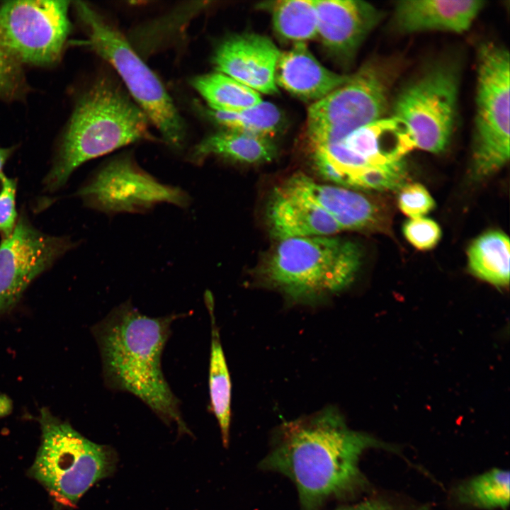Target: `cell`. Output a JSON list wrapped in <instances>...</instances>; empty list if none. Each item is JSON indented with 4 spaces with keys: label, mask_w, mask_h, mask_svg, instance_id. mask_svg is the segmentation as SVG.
Listing matches in <instances>:
<instances>
[{
    "label": "cell",
    "mask_w": 510,
    "mask_h": 510,
    "mask_svg": "<svg viewBox=\"0 0 510 510\" xmlns=\"http://www.w3.org/2000/svg\"><path fill=\"white\" fill-rule=\"evenodd\" d=\"M459 68L441 62L428 69L398 95L393 116L408 128L415 147L440 153L448 146L455 120Z\"/></svg>",
    "instance_id": "cell-9"
},
{
    "label": "cell",
    "mask_w": 510,
    "mask_h": 510,
    "mask_svg": "<svg viewBox=\"0 0 510 510\" xmlns=\"http://www.w3.org/2000/svg\"><path fill=\"white\" fill-rule=\"evenodd\" d=\"M509 53L493 42L477 51L472 175L482 179L509 159Z\"/></svg>",
    "instance_id": "cell-7"
},
{
    "label": "cell",
    "mask_w": 510,
    "mask_h": 510,
    "mask_svg": "<svg viewBox=\"0 0 510 510\" xmlns=\"http://www.w3.org/2000/svg\"><path fill=\"white\" fill-rule=\"evenodd\" d=\"M400 210L410 218L422 217L436 206L429 192L420 183H406L400 190L397 196Z\"/></svg>",
    "instance_id": "cell-28"
},
{
    "label": "cell",
    "mask_w": 510,
    "mask_h": 510,
    "mask_svg": "<svg viewBox=\"0 0 510 510\" xmlns=\"http://www.w3.org/2000/svg\"><path fill=\"white\" fill-rule=\"evenodd\" d=\"M404 159L368 168L357 175L351 187L375 191L400 190L406 184Z\"/></svg>",
    "instance_id": "cell-27"
},
{
    "label": "cell",
    "mask_w": 510,
    "mask_h": 510,
    "mask_svg": "<svg viewBox=\"0 0 510 510\" xmlns=\"http://www.w3.org/2000/svg\"><path fill=\"white\" fill-rule=\"evenodd\" d=\"M468 268L475 276L497 287L509 283V238L499 230L477 237L468 250Z\"/></svg>",
    "instance_id": "cell-22"
},
{
    "label": "cell",
    "mask_w": 510,
    "mask_h": 510,
    "mask_svg": "<svg viewBox=\"0 0 510 510\" xmlns=\"http://www.w3.org/2000/svg\"><path fill=\"white\" fill-rule=\"evenodd\" d=\"M484 1L480 0H402L394 10V22L402 33L467 30Z\"/></svg>",
    "instance_id": "cell-16"
},
{
    "label": "cell",
    "mask_w": 510,
    "mask_h": 510,
    "mask_svg": "<svg viewBox=\"0 0 510 510\" xmlns=\"http://www.w3.org/2000/svg\"><path fill=\"white\" fill-rule=\"evenodd\" d=\"M205 113L209 119L225 130L270 139L280 130L283 120L280 110L274 104L265 101L239 111L208 108Z\"/></svg>",
    "instance_id": "cell-25"
},
{
    "label": "cell",
    "mask_w": 510,
    "mask_h": 510,
    "mask_svg": "<svg viewBox=\"0 0 510 510\" xmlns=\"http://www.w3.org/2000/svg\"><path fill=\"white\" fill-rule=\"evenodd\" d=\"M11 403L6 402V397H0V416L8 414L11 411Z\"/></svg>",
    "instance_id": "cell-34"
},
{
    "label": "cell",
    "mask_w": 510,
    "mask_h": 510,
    "mask_svg": "<svg viewBox=\"0 0 510 510\" xmlns=\"http://www.w3.org/2000/svg\"><path fill=\"white\" fill-rule=\"evenodd\" d=\"M67 1H12L0 6V45L20 63L57 61L71 29Z\"/></svg>",
    "instance_id": "cell-11"
},
{
    "label": "cell",
    "mask_w": 510,
    "mask_h": 510,
    "mask_svg": "<svg viewBox=\"0 0 510 510\" xmlns=\"http://www.w3.org/2000/svg\"><path fill=\"white\" fill-rule=\"evenodd\" d=\"M276 154V146L270 138L223 130L196 144L190 149L187 160L198 166L209 157L242 164H260L272 161Z\"/></svg>",
    "instance_id": "cell-20"
},
{
    "label": "cell",
    "mask_w": 510,
    "mask_h": 510,
    "mask_svg": "<svg viewBox=\"0 0 510 510\" xmlns=\"http://www.w3.org/2000/svg\"><path fill=\"white\" fill-rule=\"evenodd\" d=\"M205 302L211 324L208 378L210 408L217 420L222 443L227 447L231 421V379L216 324L213 298L210 292L205 293Z\"/></svg>",
    "instance_id": "cell-21"
},
{
    "label": "cell",
    "mask_w": 510,
    "mask_h": 510,
    "mask_svg": "<svg viewBox=\"0 0 510 510\" xmlns=\"http://www.w3.org/2000/svg\"><path fill=\"white\" fill-rule=\"evenodd\" d=\"M336 144L372 166L402 160L415 147L408 128L394 116L366 125Z\"/></svg>",
    "instance_id": "cell-18"
},
{
    "label": "cell",
    "mask_w": 510,
    "mask_h": 510,
    "mask_svg": "<svg viewBox=\"0 0 510 510\" xmlns=\"http://www.w3.org/2000/svg\"><path fill=\"white\" fill-rule=\"evenodd\" d=\"M76 194L86 206L108 215L146 212L160 203L186 208L191 202L187 192L158 181L129 152L108 160Z\"/></svg>",
    "instance_id": "cell-10"
},
{
    "label": "cell",
    "mask_w": 510,
    "mask_h": 510,
    "mask_svg": "<svg viewBox=\"0 0 510 510\" xmlns=\"http://www.w3.org/2000/svg\"><path fill=\"white\" fill-rule=\"evenodd\" d=\"M75 8L86 29L91 49L114 69L125 90L169 148L176 152L183 151L187 139L186 124L159 77L111 23L84 2H75Z\"/></svg>",
    "instance_id": "cell-5"
},
{
    "label": "cell",
    "mask_w": 510,
    "mask_h": 510,
    "mask_svg": "<svg viewBox=\"0 0 510 510\" xmlns=\"http://www.w3.org/2000/svg\"><path fill=\"white\" fill-rule=\"evenodd\" d=\"M150 122L113 74L98 77L79 98L45 179L62 187L84 162L141 141H154Z\"/></svg>",
    "instance_id": "cell-3"
},
{
    "label": "cell",
    "mask_w": 510,
    "mask_h": 510,
    "mask_svg": "<svg viewBox=\"0 0 510 510\" xmlns=\"http://www.w3.org/2000/svg\"><path fill=\"white\" fill-rule=\"evenodd\" d=\"M373 448L397 452L389 444L350 429L342 415L328 407L281 424L259 466L294 483L302 510H319L332 499H352L369 489L359 460Z\"/></svg>",
    "instance_id": "cell-1"
},
{
    "label": "cell",
    "mask_w": 510,
    "mask_h": 510,
    "mask_svg": "<svg viewBox=\"0 0 510 510\" xmlns=\"http://www.w3.org/2000/svg\"><path fill=\"white\" fill-rule=\"evenodd\" d=\"M454 498L460 504L483 509H506L509 504V472L494 468L458 484Z\"/></svg>",
    "instance_id": "cell-26"
},
{
    "label": "cell",
    "mask_w": 510,
    "mask_h": 510,
    "mask_svg": "<svg viewBox=\"0 0 510 510\" xmlns=\"http://www.w3.org/2000/svg\"><path fill=\"white\" fill-rule=\"evenodd\" d=\"M273 29L284 42L305 43L317 35L314 0H282L269 6Z\"/></svg>",
    "instance_id": "cell-24"
},
{
    "label": "cell",
    "mask_w": 510,
    "mask_h": 510,
    "mask_svg": "<svg viewBox=\"0 0 510 510\" xmlns=\"http://www.w3.org/2000/svg\"><path fill=\"white\" fill-rule=\"evenodd\" d=\"M190 84L214 110L239 111L262 102L259 93L218 72L196 76Z\"/></svg>",
    "instance_id": "cell-23"
},
{
    "label": "cell",
    "mask_w": 510,
    "mask_h": 510,
    "mask_svg": "<svg viewBox=\"0 0 510 510\" xmlns=\"http://www.w3.org/2000/svg\"><path fill=\"white\" fill-rule=\"evenodd\" d=\"M406 239L419 250L434 248L441 238L440 226L427 217L410 218L402 226Z\"/></svg>",
    "instance_id": "cell-29"
},
{
    "label": "cell",
    "mask_w": 510,
    "mask_h": 510,
    "mask_svg": "<svg viewBox=\"0 0 510 510\" xmlns=\"http://www.w3.org/2000/svg\"><path fill=\"white\" fill-rule=\"evenodd\" d=\"M25 87L21 63L0 45V98L21 96Z\"/></svg>",
    "instance_id": "cell-30"
},
{
    "label": "cell",
    "mask_w": 510,
    "mask_h": 510,
    "mask_svg": "<svg viewBox=\"0 0 510 510\" xmlns=\"http://www.w3.org/2000/svg\"><path fill=\"white\" fill-rule=\"evenodd\" d=\"M14 150L13 147H0V173L8 159L11 157Z\"/></svg>",
    "instance_id": "cell-33"
},
{
    "label": "cell",
    "mask_w": 510,
    "mask_h": 510,
    "mask_svg": "<svg viewBox=\"0 0 510 510\" xmlns=\"http://www.w3.org/2000/svg\"><path fill=\"white\" fill-rule=\"evenodd\" d=\"M280 52L267 37L244 33L230 35L215 47L212 62L224 74L258 93H278L275 69Z\"/></svg>",
    "instance_id": "cell-14"
},
{
    "label": "cell",
    "mask_w": 510,
    "mask_h": 510,
    "mask_svg": "<svg viewBox=\"0 0 510 510\" xmlns=\"http://www.w3.org/2000/svg\"><path fill=\"white\" fill-rule=\"evenodd\" d=\"M182 314L151 317L130 300L114 307L91 327L101 358L105 384L129 392L146 404L166 424L188 433L162 368V356L172 322Z\"/></svg>",
    "instance_id": "cell-2"
},
{
    "label": "cell",
    "mask_w": 510,
    "mask_h": 510,
    "mask_svg": "<svg viewBox=\"0 0 510 510\" xmlns=\"http://www.w3.org/2000/svg\"><path fill=\"white\" fill-rule=\"evenodd\" d=\"M273 191L320 209L343 230L385 231L389 226L387 210L373 198L344 187L318 183L302 173L288 177Z\"/></svg>",
    "instance_id": "cell-13"
},
{
    "label": "cell",
    "mask_w": 510,
    "mask_h": 510,
    "mask_svg": "<svg viewBox=\"0 0 510 510\" xmlns=\"http://www.w3.org/2000/svg\"><path fill=\"white\" fill-rule=\"evenodd\" d=\"M362 256L356 243L334 235L280 240L264 261L261 277L290 300L311 302L348 287Z\"/></svg>",
    "instance_id": "cell-4"
},
{
    "label": "cell",
    "mask_w": 510,
    "mask_h": 510,
    "mask_svg": "<svg viewBox=\"0 0 510 510\" xmlns=\"http://www.w3.org/2000/svg\"><path fill=\"white\" fill-rule=\"evenodd\" d=\"M338 510H406L402 505L382 497L367 499L359 504Z\"/></svg>",
    "instance_id": "cell-32"
},
{
    "label": "cell",
    "mask_w": 510,
    "mask_h": 510,
    "mask_svg": "<svg viewBox=\"0 0 510 510\" xmlns=\"http://www.w3.org/2000/svg\"><path fill=\"white\" fill-rule=\"evenodd\" d=\"M73 243L45 234L21 216L0 244V319L17 305L29 285Z\"/></svg>",
    "instance_id": "cell-12"
},
{
    "label": "cell",
    "mask_w": 510,
    "mask_h": 510,
    "mask_svg": "<svg viewBox=\"0 0 510 510\" xmlns=\"http://www.w3.org/2000/svg\"><path fill=\"white\" fill-rule=\"evenodd\" d=\"M388 80L374 63L308 108L307 133L311 149L342 141L356 130L382 118L387 104Z\"/></svg>",
    "instance_id": "cell-8"
},
{
    "label": "cell",
    "mask_w": 510,
    "mask_h": 510,
    "mask_svg": "<svg viewBox=\"0 0 510 510\" xmlns=\"http://www.w3.org/2000/svg\"><path fill=\"white\" fill-rule=\"evenodd\" d=\"M16 182L0 173V232L8 237L17 222L16 210Z\"/></svg>",
    "instance_id": "cell-31"
},
{
    "label": "cell",
    "mask_w": 510,
    "mask_h": 510,
    "mask_svg": "<svg viewBox=\"0 0 510 510\" xmlns=\"http://www.w3.org/2000/svg\"><path fill=\"white\" fill-rule=\"evenodd\" d=\"M349 77L324 67L305 43L280 52L275 69L276 85L302 100L314 102L344 84Z\"/></svg>",
    "instance_id": "cell-17"
},
{
    "label": "cell",
    "mask_w": 510,
    "mask_h": 510,
    "mask_svg": "<svg viewBox=\"0 0 510 510\" xmlns=\"http://www.w3.org/2000/svg\"><path fill=\"white\" fill-rule=\"evenodd\" d=\"M317 35L336 58L347 61L379 23L380 12L359 0H314Z\"/></svg>",
    "instance_id": "cell-15"
},
{
    "label": "cell",
    "mask_w": 510,
    "mask_h": 510,
    "mask_svg": "<svg viewBox=\"0 0 510 510\" xmlns=\"http://www.w3.org/2000/svg\"><path fill=\"white\" fill-rule=\"evenodd\" d=\"M41 443L30 477L40 483L58 504L75 505L115 465L111 448L95 443L47 407L40 411Z\"/></svg>",
    "instance_id": "cell-6"
},
{
    "label": "cell",
    "mask_w": 510,
    "mask_h": 510,
    "mask_svg": "<svg viewBox=\"0 0 510 510\" xmlns=\"http://www.w3.org/2000/svg\"><path fill=\"white\" fill-rule=\"evenodd\" d=\"M267 221L278 241L299 237L332 236L343 231L327 213L273 191L267 205Z\"/></svg>",
    "instance_id": "cell-19"
}]
</instances>
